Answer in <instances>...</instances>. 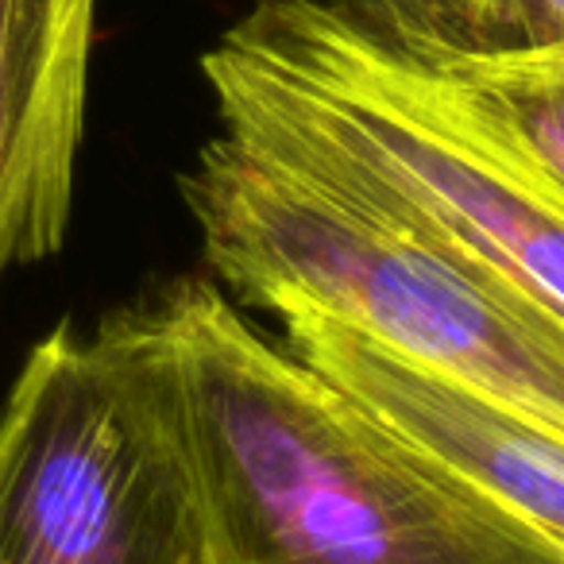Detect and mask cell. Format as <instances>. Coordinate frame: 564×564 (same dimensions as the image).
Listing matches in <instances>:
<instances>
[{
  "instance_id": "obj_7",
  "label": "cell",
  "mask_w": 564,
  "mask_h": 564,
  "mask_svg": "<svg viewBox=\"0 0 564 564\" xmlns=\"http://www.w3.org/2000/svg\"><path fill=\"white\" fill-rule=\"evenodd\" d=\"M479 128L564 197V47L422 58Z\"/></svg>"
},
{
  "instance_id": "obj_6",
  "label": "cell",
  "mask_w": 564,
  "mask_h": 564,
  "mask_svg": "<svg viewBox=\"0 0 564 564\" xmlns=\"http://www.w3.org/2000/svg\"><path fill=\"white\" fill-rule=\"evenodd\" d=\"M101 0H0V282L63 251Z\"/></svg>"
},
{
  "instance_id": "obj_8",
  "label": "cell",
  "mask_w": 564,
  "mask_h": 564,
  "mask_svg": "<svg viewBox=\"0 0 564 564\" xmlns=\"http://www.w3.org/2000/svg\"><path fill=\"white\" fill-rule=\"evenodd\" d=\"M352 17L414 58L468 55V0H356Z\"/></svg>"
},
{
  "instance_id": "obj_3",
  "label": "cell",
  "mask_w": 564,
  "mask_h": 564,
  "mask_svg": "<svg viewBox=\"0 0 564 564\" xmlns=\"http://www.w3.org/2000/svg\"><path fill=\"white\" fill-rule=\"evenodd\" d=\"M178 194L217 286L306 306L399 360L564 437V322L491 271L329 194L225 132Z\"/></svg>"
},
{
  "instance_id": "obj_2",
  "label": "cell",
  "mask_w": 564,
  "mask_h": 564,
  "mask_svg": "<svg viewBox=\"0 0 564 564\" xmlns=\"http://www.w3.org/2000/svg\"><path fill=\"white\" fill-rule=\"evenodd\" d=\"M220 132L564 322V197L430 63L333 0H259L202 58Z\"/></svg>"
},
{
  "instance_id": "obj_1",
  "label": "cell",
  "mask_w": 564,
  "mask_h": 564,
  "mask_svg": "<svg viewBox=\"0 0 564 564\" xmlns=\"http://www.w3.org/2000/svg\"><path fill=\"white\" fill-rule=\"evenodd\" d=\"M202 479L209 564H564V549L251 325L213 279L132 302Z\"/></svg>"
},
{
  "instance_id": "obj_4",
  "label": "cell",
  "mask_w": 564,
  "mask_h": 564,
  "mask_svg": "<svg viewBox=\"0 0 564 564\" xmlns=\"http://www.w3.org/2000/svg\"><path fill=\"white\" fill-rule=\"evenodd\" d=\"M0 564H209L186 422L132 306L28 352L0 410Z\"/></svg>"
},
{
  "instance_id": "obj_5",
  "label": "cell",
  "mask_w": 564,
  "mask_h": 564,
  "mask_svg": "<svg viewBox=\"0 0 564 564\" xmlns=\"http://www.w3.org/2000/svg\"><path fill=\"white\" fill-rule=\"evenodd\" d=\"M271 317H279V340L302 364L564 549V437L399 360L306 306H274Z\"/></svg>"
},
{
  "instance_id": "obj_9",
  "label": "cell",
  "mask_w": 564,
  "mask_h": 564,
  "mask_svg": "<svg viewBox=\"0 0 564 564\" xmlns=\"http://www.w3.org/2000/svg\"><path fill=\"white\" fill-rule=\"evenodd\" d=\"M564 47V0H468V55Z\"/></svg>"
}]
</instances>
